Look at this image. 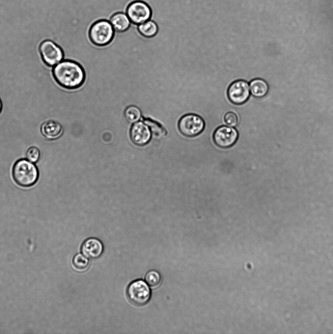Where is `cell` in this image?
I'll return each instance as SVG.
<instances>
[{
	"mask_svg": "<svg viewBox=\"0 0 333 334\" xmlns=\"http://www.w3.org/2000/svg\"><path fill=\"white\" fill-rule=\"evenodd\" d=\"M53 74L56 82L62 87L74 89L81 86L85 79L84 72L77 63L64 60L54 68Z\"/></svg>",
	"mask_w": 333,
	"mask_h": 334,
	"instance_id": "obj_1",
	"label": "cell"
},
{
	"mask_svg": "<svg viewBox=\"0 0 333 334\" xmlns=\"http://www.w3.org/2000/svg\"><path fill=\"white\" fill-rule=\"evenodd\" d=\"M12 176L15 182L22 187L34 185L39 177L37 167L28 159H21L14 164Z\"/></svg>",
	"mask_w": 333,
	"mask_h": 334,
	"instance_id": "obj_2",
	"label": "cell"
},
{
	"mask_svg": "<svg viewBox=\"0 0 333 334\" xmlns=\"http://www.w3.org/2000/svg\"><path fill=\"white\" fill-rule=\"evenodd\" d=\"M115 30L109 21L102 20L95 22L91 27L89 37L96 45L103 46L111 42Z\"/></svg>",
	"mask_w": 333,
	"mask_h": 334,
	"instance_id": "obj_3",
	"label": "cell"
},
{
	"mask_svg": "<svg viewBox=\"0 0 333 334\" xmlns=\"http://www.w3.org/2000/svg\"><path fill=\"white\" fill-rule=\"evenodd\" d=\"M126 293L130 301L138 306L147 304L151 296L149 285L141 279L131 282L127 288Z\"/></svg>",
	"mask_w": 333,
	"mask_h": 334,
	"instance_id": "obj_4",
	"label": "cell"
},
{
	"mask_svg": "<svg viewBox=\"0 0 333 334\" xmlns=\"http://www.w3.org/2000/svg\"><path fill=\"white\" fill-rule=\"evenodd\" d=\"M204 120L198 115L187 114L182 116L178 122V129L181 133L187 137H194L204 130Z\"/></svg>",
	"mask_w": 333,
	"mask_h": 334,
	"instance_id": "obj_5",
	"label": "cell"
},
{
	"mask_svg": "<svg viewBox=\"0 0 333 334\" xmlns=\"http://www.w3.org/2000/svg\"><path fill=\"white\" fill-rule=\"evenodd\" d=\"M39 50L42 60L48 66L58 64L63 58L62 49L51 41L42 42L40 45Z\"/></svg>",
	"mask_w": 333,
	"mask_h": 334,
	"instance_id": "obj_6",
	"label": "cell"
},
{
	"mask_svg": "<svg viewBox=\"0 0 333 334\" xmlns=\"http://www.w3.org/2000/svg\"><path fill=\"white\" fill-rule=\"evenodd\" d=\"M237 131L232 127L222 126L217 128L213 134L215 144L221 148H228L232 146L238 138Z\"/></svg>",
	"mask_w": 333,
	"mask_h": 334,
	"instance_id": "obj_7",
	"label": "cell"
},
{
	"mask_svg": "<svg viewBox=\"0 0 333 334\" xmlns=\"http://www.w3.org/2000/svg\"><path fill=\"white\" fill-rule=\"evenodd\" d=\"M249 83L243 80H238L232 83L229 86L227 94L231 102L241 105L247 102L250 96Z\"/></svg>",
	"mask_w": 333,
	"mask_h": 334,
	"instance_id": "obj_8",
	"label": "cell"
},
{
	"mask_svg": "<svg viewBox=\"0 0 333 334\" xmlns=\"http://www.w3.org/2000/svg\"><path fill=\"white\" fill-rule=\"evenodd\" d=\"M126 14L131 22L139 25L150 20L151 10L146 3L137 0L129 4Z\"/></svg>",
	"mask_w": 333,
	"mask_h": 334,
	"instance_id": "obj_9",
	"label": "cell"
},
{
	"mask_svg": "<svg viewBox=\"0 0 333 334\" xmlns=\"http://www.w3.org/2000/svg\"><path fill=\"white\" fill-rule=\"evenodd\" d=\"M130 135L134 143L143 146L149 141L151 134L148 127L144 122L138 121L131 127Z\"/></svg>",
	"mask_w": 333,
	"mask_h": 334,
	"instance_id": "obj_10",
	"label": "cell"
},
{
	"mask_svg": "<svg viewBox=\"0 0 333 334\" xmlns=\"http://www.w3.org/2000/svg\"><path fill=\"white\" fill-rule=\"evenodd\" d=\"M104 251V245L102 242L96 238L86 239L82 244L81 252L85 257L90 259L99 257Z\"/></svg>",
	"mask_w": 333,
	"mask_h": 334,
	"instance_id": "obj_11",
	"label": "cell"
},
{
	"mask_svg": "<svg viewBox=\"0 0 333 334\" xmlns=\"http://www.w3.org/2000/svg\"><path fill=\"white\" fill-rule=\"evenodd\" d=\"M41 132L46 138L54 140L59 138L62 134V128L58 122L48 121L42 124Z\"/></svg>",
	"mask_w": 333,
	"mask_h": 334,
	"instance_id": "obj_12",
	"label": "cell"
},
{
	"mask_svg": "<svg viewBox=\"0 0 333 334\" xmlns=\"http://www.w3.org/2000/svg\"><path fill=\"white\" fill-rule=\"evenodd\" d=\"M109 22L115 31L118 32H123L126 30L131 22L126 13L122 12L115 14L112 16Z\"/></svg>",
	"mask_w": 333,
	"mask_h": 334,
	"instance_id": "obj_13",
	"label": "cell"
},
{
	"mask_svg": "<svg viewBox=\"0 0 333 334\" xmlns=\"http://www.w3.org/2000/svg\"><path fill=\"white\" fill-rule=\"evenodd\" d=\"M249 85L251 95L256 98H262L268 93L269 86L262 78H256L252 80Z\"/></svg>",
	"mask_w": 333,
	"mask_h": 334,
	"instance_id": "obj_14",
	"label": "cell"
},
{
	"mask_svg": "<svg viewBox=\"0 0 333 334\" xmlns=\"http://www.w3.org/2000/svg\"><path fill=\"white\" fill-rule=\"evenodd\" d=\"M140 33L146 38H152L158 32V27L157 23L151 20L138 25Z\"/></svg>",
	"mask_w": 333,
	"mask_h": 334,
	"instance_id": "obj_15",
	"label": "cell"
},
{
	"mask_svg": "<svg viewBox=\"0 0 333 334\" xmlns=\"http://www.w3.org/2000/svg\"><path fill=\"white\" fill-rule=\"evenodd\" d=\"M144 123L148 127L150 132L153 135L158 137H163L166 135V130L158 122L149 118L145 119Z\"/></svg>",
	"mask_w": 333,
	"mask_h": 334,
	"instance_id": "obj_16",
	"label": "cell"
},
{
	"mask_svg": "<svg viewBox=\"0 0 333 334\" xmlns=\"http://www.w3.org/2000/svg\"><path fill=\"white\" fill-rule=\"evenodd\" d=\"M124 115L126 120L131 124L138 122L141 118L140 109L135 106H130L125 111Z\"/></svg>",
	"mask_w": 333,
	"mask_h": 334,
	"instance_id": "obj_17",
	"label": "cell"
},
{
	"mask_svg": "<svg viewBox=\"0 0 333 334\" xmlns=\"http://www.w3.org/2000/svg\"><path fill=\"white\" fill-rule=\"evenodd\" d=\"M145 280L149 287L156 288L160 284L161 276L158 271L151 270L146 273Z\"/></svg>",
	"mask_w": 333,
	"mask_h": 334,
	"instance_id": "obj_18",
	"label": "cell"
},
{
	"mask_svg": "<svg viewBox=\"0 0 333 334\" xmlns=\"http://www.w3.org/2000/svg\"><path fill=\"white\" fill-rule=\"evenodd\" d=\"M73 264L75 267L79 270L86 269L89 265V260L83 254L79 253L74 256Z\"/></svg>",
	"mask_w": 333,
	"mask_h": 334,
	"instance_id": "obj_19",
	"label": "cell"
},
{
	"mask_svg": "<svg viewBox=\"0 0 333 334\" xmlns=\"http://www.w3.org/2000/svg\"><path fill=\"white\" fill-rule=\"evenodd\" d=\"M40 151L38 148L35 146L29 148L26 153L27 159L33 163L38 161L40 158Z\"/></svg>",
	"mask_w": 333,
	"mask_h": 334,
	"instance_id": "obj_20",
	"label": "cell"
},
{
	"mask_svg": "<svg viewBox=\"0 0 333 334\" xmlns=\"http://www.w3.org/2000/svg\"><path fill=\"white\" fill-rule=\"evenodd\" d=\"M224 120L228 126L232 127L236 126L238 123L237 116L234 112L231 111L225 114Z\"/></svg>",
	"mask_w": 333,
	"mask_h": 334,
	"instance_id": "obj_21",
	"label": "cell"
},
{
	"mask_svg": "<svg viewBox=\"0 0 333 334\" xmlns=\"http://www.w3.org/2000/svg\"><path fill=\"white\" fill-rule=\"evenodd\" d=\"M1 108H2L1 102V101L0 100V111L1 110Z\"/></svg>",
	"mask_w": 333,
	"mask_h": 334,
	"instance_id": "obj_22",
	"label": "cell"
}]
</instances>
